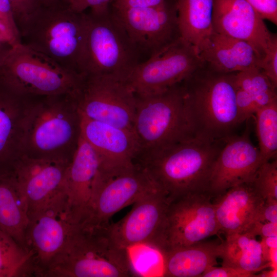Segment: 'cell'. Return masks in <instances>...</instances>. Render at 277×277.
Instances as JSON below:
<instances>
[{"instance_id":"1","label":"cell","mask_w":277,"mask_h":277,"mask_svg":"<svg viewBox=\"0 0 277 277\" xmlns=\"http://www.w3.org/2000/svg\"><path fill=\"white\" fill-rule=\"evenodd\" d=\"M137 275L129 250L112 233L111 223H75L62 250L39 277H127Z\"/></svg>"},{"instance_id":"2","label":"cell","mask_w":277,"mask_h":277,"mask_svg":"<svg viewBox=\"0 0 277 277\" xmlns=\"http://www.w3.org/2000/svg\"><path fill=\"white\" fill-rule=\"evenodd\" d=\"M225 141L200 136L141 151L135 162L144 168L169 200L207 192L214 162Z\"/></svg>"},{"instance_id":"3","label":"cell","mask_w":277,"mask_h":277,"mask_svg":"<svg viewBox=\"0 0 277 277\" xmlns=\"http://www.w3.org/2000/svg\"><path fill=\"white\" fill-rule=\"evenodd\" d=\"M81 118L74 95L28 97L22 154L71 161L81 136Z\"/></svg>"},{"instance_id":"4","label":"cell","mask_w":277,"mask_h":277,"mask_svg":"<svg viewBox=\"0 0 277 277\" xmlns=\"http://www.w3.org/2000/svg\"><path fill=\"white\" fill-rule=\"evenodd\" d=\"M234 73L219 72L204 63L183 82L198 136L225 141L241 124Z\"/></svg>"},{"instance_id":"5","label":"cell","mask_w":277,"mask_h":277,"mask_svg":"<svg viewBox=\"0 0 277 277\" xmlns=\"http://www.w3.org/2000/svg\"><path fill=\"white\" fill-rule=\"evenodd\" d=\"M87 23L86 13L74 12L62 1L42 5L18 30L22 43L81 74Z\"/></svg>"},{"instance_id":"6","label":"cell","mask_w":277,"mask_h":277,"mask_svg":"<svg viewBox=\"0 0 277 277\" xmlns=\"http://www.w3.org/2000/svg\"><path fill=\"white\" fill-rule=\"evenodd\" d=\"M84 78L22 42L0 60V85L21 96L74 95Z\"/></svg>"},{"instance_id":"7","label":"cell","mask_w":277,"mask_h":277,"mask_svg":"<svg viewBox=\"0 0 277 277\" xmlns=\"http://www.w3.org/2000/svg\"><path fill=\"white\" fill-rule=\"evenodd\" d=\"M183 82L157 93L135 95L133 130L141 151L199 136Z\"/></svg>"},{"instance_id":"8","label":"cell","mask_w":277,"mask_h":277,"mask_svg":"<svg viewBox=\"0 0 277 277\" xmlns=\"http://www.w3.org/2000/svg\"><path fill=\"white\" fill-rule=\"evenodd\" d=\"M81 73L125 80L138 63V50L109 10L87 13Z\"/></svg>"},{"instance_id":"9","label":"cell","mask_w":277,"mask_h":277,"mask_svg":"<svg viewBox=\"0 0 277 277\" xmlns=\"http://www.w3.org/2000/svg\"><path fill=\"white\" fill-rule=\"evenodd\" d=\"M207 192L188 193L168 201L159 252L191 245L220 231L214 202Z\"/></svg>"},{"instance_id":"10","label":"cell","mask_w":277,"mask_h":277,"mask_svg":"<svg viewBox=\"0 0 277 277\" xmlns=\"http://www.w3.org/2000/svg\"><path fill=\"white\" fill-rule=\"evenodd\" d=\"M204 63L195 47L180 37L137 64L125 81L135 95L157 93L183 82Z\"/></svg>"},{"instance_id":"11","label":"cell","mask_w":277,"mask_h":277,"mask_svg":"<svg viewBox=\"0 0 277 277\" xmlns=\"http://www.w3.org/2000/svg\"><path fill=\"white\" fill-rule=\"evenodd\" d=\"M74 96L81 115L133 131L136 96L125 80L84 75Z\"/></svg>"},{"instance_id":"12","label":"cell","mask_w":277,"mask_h":277,"mask_svg":"<svg viewBox=\"0 0 277 277\" xmlns=\"http://www.w3.org/2000/svg\"><path fill=\"white\" fill-rule=\"evenodd\" d=\"M110 7L138 51L151 56L181 37L175 0L148 8Z\"/></svg>"},{"instance_id":"13","label":"cell","mask_w":277,"mask_h":277,"mask_svg":"<svg viewBox=\"0 0 277 277\" xmlns=\"http://www.w3.org/2000/svg\"><path fill=\"white\" fill-rule=\"evenodd\" d=\"M157 188H160L148 172L136 163L132 167L114 174L99 173L82 222L109 223L116 212Z\"/></svg>"},{"instance_id":"14","label":"cell","mask_w":277,"mask_h":277,"mask_svg":"<svg viewBox=\"0 0 277 277\" xmlns=\"http://www.w3.org/2000/svg\"><path fill=\"white\" fill-rule=\"evenodd\" d=\"M70 161L22 154L11 168L25 196L28 217L67 198L65 177Z\"/></svg>"},{"instance_id":"15","label":"cell","mask_w":277,"mask_h":277,"mask_svg":"<svg viewBox=\"0 0 277 277\" xmlns=\"http://www.w3.org/2000/svg\"><path fill=\"white\" fill-rule=\"evenodd\" d=\"M75 224L67 198L29 217L25 243L33 253L35 277L64 248Z\"/></svg>"},{"instance_id":"16","label":"cell","mask_w":277,"mask_h":277,"mask_svg":"<svg viewBox=\"0 0 277 277\" xmlns=\"http://www.w3.org/2000/svg\"><path fill=\"white\" fill-rule=\"evenodd\" d=\"M81 117V134L98 156L101 174H114L135 165L141 148L133 131Z\"/></svg>"},{"instance_id":"17","label":"cell","mask_w":277,"mask_h":277,"mask_svg":"<svg viewBox=\"0 0 277 277\" xmlns=\"http://www.w3.org/2000/svg\"><path fill=\"white\" fill-rule=\"evenodd\" d=\"M265 162L259 149L251 142L248 129L227 138L213 166L207 193L213 198L240 184L252 181Z\"/></svg>"},{"instance_id":"18","label":"cell","mask_w":277,"mask_h":277,"mask_svg":"<svg viewBox=\"0 0 277 277\" xmlns=\"http://www.w3.org/2000/svg\"><path fill=\"white\" fill-rule=\"evenodd\" d=\"M168 203V199L161 188L136 201L124 218L111 224L112 233L117 242L128 249L141 245L156 249Z\"/></svg>"},{"instance_id":"19","label":"cell","mask_w":277,"mask_h":277,"mask_svg":"<svg viewBox=\"0 0 277 277\" xmlns=\"http://www.w3.org/2000/svg\"><path fill=\"white\" fill-rule=\"evenodd\" d=\"M213 27L216 33L251 45L260 60L273 35L264 19L245 0H214Z\"/></svg>"},{"instance_id":"20","label":"cell","mask_w":277,"mask_h":277,"mask_svg":"<svg viewBox=\"0 0 277 277\" xmlns=\"http://www.w3.org/2000/svg\"><path fill=\"white\" fill-rule=\"evenodd\" d=\"M100 171L98 156L81 134L65 177L69 211L76 223L83 221L86 215Z\"/></svg>"},{"instance_id":"21","label":"cell","mask_w":277,"mask_h":277,"mask_svg":"<svg viewBox=\"0 0 277 277\" xmlns=\"http://www.w3.org/2000/svg\"><path fill=\"white\" fill-rule=\"evenodd\" d=\"M265 201L252 181L229 188L214 202L220 231L226 235L246 233L254 223L260 222Z\"/></svg>"},{"instance_id":"22","label":"cell","mask_w":277,"mask_h":277,"mask_svg":"<svg viewBox=\"0 0 277 277\" xmlns=\"http://www.w3.org/2000/svg\"><path fill=\"white\" fill-rule=\"evenodd\" d=\"M27 98L0 85V169L11 167L23 154Z\"/></svg>"},{"instance_id":"23","label":"cell","mask_w":277,"mask_h":277,"mask_svg":"<svg viewBox=\"0 0 277 277\" xmlns=\"http://www.w3.org/2000/svg\"><path fill=\"white\" fill-rule=\"evenodd\" d=\"M199 55L210 68L223 73L258 67L260 60L248 43L214 31Z\"/></svg>"},{"instance_id":"24","label":"cell","mask_w":277,"mask_h":277,"mask_svg":"<svg viewBox=\"0 0 277 277\" xmlns=\"http://www.w3.org/2000/svg\"><path fill=\"white\" fill-rule=\"evenodd\" d=\"M223 242H202L160 252L162 275L167 277H199L217 264Z\"/></svg>"},{"instance_id":"25","label":"cell","mask_w":277,"mask_h":277,"mask_svg":"<svg viewBox=\"0 0 277 277\" xmlns=\"http://www.w3.org/2000/svg\"><path fill=\"white\" fill-rule=\"evenodd\" d=\"M28 221L27 203L11 168L0 169V230L28 250L25 232Z\"/></svg>"},{"instance_id":"26","label":"cell","mask_w":277,"mask_h":277,"mask_svg":"<svg viewBox=\"0 0 277 277\" xmlns=\"http://www.w3.org/2000/svg\"><path fill=\"white\" fill-rule=\"evenodd\" d=\"M181 37L199 54L214 32V0H175Z\"/></svg>"},{"instance_id":"27","label":"cell","mask_w":277,"mask_h":277,"mask_svg":"<svg viewBox=\"0 0 277 277\" xmlns=\"http://www.w3.org/2000/svg\"><path fill=\"white\" fill-rule=\"evenodd\" d=\"M248 233L226 235L220 258L222 266L255 273L270 266L263 255L261 243Z\"/></svg>"},{"instance_id":"28","label":"cell","mask_w":277,"mask_h":277,"mask_svg":"<svg viewBox=\"0 0 277 277\" xmlns=\"http://www.w3.org/2000/svg\"><path fill=\"white\" fill-rule=\"evenodd\" d=\"M35 276L33 253L0 230V277Z\"/></svg>"},{"instance_id":"29","label":"cell","mask_w":277,"mask_h":277,"mask_svg":"<svg viewBox=\"0 0 277 277\" xmlns=\"http://www.w3.org/2000/svg\"><path fill=\"white\" fill-rule=\"evenodd\" d=\"M234 79L236 87L251 97L256 111L277 100L276 88L256 67L235 73Z\"/></svg>"},{"instance_id":"30","label":"cell","mask_w":277,"mask_h":277,"mask_svg":"<svg viewBox=\"0 0 277 277\" xmlns=\"http://www.w3.org/2000/svg\"><path fill=\"white\" fill-rule=\"evenodd\" d=\"M259 150L264 162L275 159L277 154V100L255 112Z\"/></svg>"},{"instance_id":"31","label":"cell","mask_w":277,"mask_h":277,"mask_svg":"<svg viewBox=\"0 0 277 277\" xmlns=\"http://www.w3.org/2000/svg\"><path fill=\"white\" fill-rule=\"evenodd\" d=\"M252 182L265 200H277L276 159L264 162L256 171Z\"/></svg>"},{"instance_id":"32","label":"cell","mask_w":277,"mask_h":277,"mask_svg":"<svg viewBox=\"0 0 277 277\" xmlns=\"http://www.w3.org/2000/svg\"><path fill=\"white\" fill-rule=\"evenodd\" d=\"M259 68L277 87V36L273 33L264 56L258 65Z\"/></svg>"},{"instance_id":"33","label":"cell","mask_w":277,"mask_h":277,"mask_svg":"<svg viewBox=\"0 0 277 277\" xmlns=\"http://www.w3.org/2000/svg\"><path fill=\"white\" fill-rule=\"evenodd\" d=\"M18 28L43 5L41 0H9Z\"/></svg>"},{"instance_id":"34","label":"cell","mask_w":277,"mask_h":277,"mask_svg":"<svg viewBox=\"0 0 277 277\" xmlns=\"http://www.w3.org/2000/svg\"><path fill=\"white\" fill-rule=\"evenodd\" d=\"M71 10L76 13H83L88 8L93 13H102L110 9L113 0H62Z\"/></svg>"},{"instance_id":"35","label":"cell","mask_w":277,"mask_h":277,"mask_svg":"<svg viewBox=\"0 0 277 277\" xmlns=\"http://www.w3.org/2000/svg\"><path fill=\"white\" fill-rule=\"evenodd\" d=\"M263 19L277 25V0H245Z\"/></svg>"},{"instance_id":"36","label":"cell","mask_w":277,"mask_h":277,"mask_svg":"<svg viewBox=\"0 0 277 277\" xmlns=\"http://www.w3.org/2000/svg\"><path fill=\"white\" fill-rule=\"evenodd\" d=\"M0 19L10 31L16 41L21 43L19 31L9 0H0Z\"/></svg>"},{"instance_id":"37","label":"cell","mask_w":277,"mask_h":277,"mask_svg":"<svg viewBox=\"0 0 277 277\" xmlns=\"http://www.w3.org/2000/svg\"><path fill=\"white\" fill-rule=\"evenodd\" d=\"M255 277L254 273L230 266H213L204 272L201 277Z\"/></svg>"},{"instance_id":"38","label":"cell","mask_w":277,"mask_h":277,"mask_svg":"<svg viewBox=\"0 0 277 277\" xmlns=\"http://www.w3.org/2000/svg\"><path fill=\"white\" fill-rule=\"evenodd\" d=\"M246 233L254 236L260 235L262 238L277 236V223L256 222L251 226Z\"/></svg>"},{"instance_id":"39","label":"cell","mask_w":277,"mask_h":277,"mask_svg":"<svg viewBox=\"0 0 277 277\" xmlns=\"http://www.w3.org/2000/svg\"><path fill=\"white\" fill-rule=\"evenodd\" d=\"M165 0H113L110 6L124 8H143L155 7Z\"/></svg>"},{"instance_id":"40","label":"cell","mask_w":277,"mask_h":277,"mask_svg":"<svg viewBox=\"0 0 277 277\" xmlns=\"http://www.w3.org/2000/svg\"><path fill=\"white\" fill-rule=\"evenodd\" d=\"M260 221L277 223V200L266 199L261 210Z\"/></svg>"},{"instance_id":"41","label":"cell","mask_w":277,"mask_h":277,"mask_svg":"<svg viewBox=\"0 0 277 277\" xmlns=\"http://www.w3.org/2000/svg\"><path fill=\"white\" fill-rule=\"evenodd\" d=\"M0 37L3 40L8 42L10 44L13 45L19 43H17L13 35L5 25V24L0 19Z\"/></svg>"},{"instance_id":"42","label":"cell","mask_w":277,"mask_h":277,"mask_svg":"<svg viewBox=\"0 0 277 277\" xmlns=\"http://www.w3.org/2000/svg\"><path fill=\"white\" fill-rule=\"evenodd\" d=\"M12 45L0 37V60L3 58Z\"/></svg>"},{"instance_id":"43","label":"cell","mask_w":277,"mask_h":277,"mask_svg":"<svg viewBox=\"0 0 277 277\" xmlns=\"http://www.w3.org/2000/svg\"><path fill=\"white\" fill-rule=\"evenodd\" d=\"M276 277L277 276V268H272L270 270L263 271L261 273L257 275L255 274V277Z\"/></svg>"},{"instance_id":"44","label":"cell","mask_w":277,"mask_h":277,"mask_svg":"<svg viewBox=\"0 0 277 277\" xmlns=\"http://www.w3.org/2000/svg\"><path fill=\"white\" fill-rule=\"evenodd\" d=\"M43 5H48L58 3L62 1V0H41Z\"/></svg>"}]
</instances>
